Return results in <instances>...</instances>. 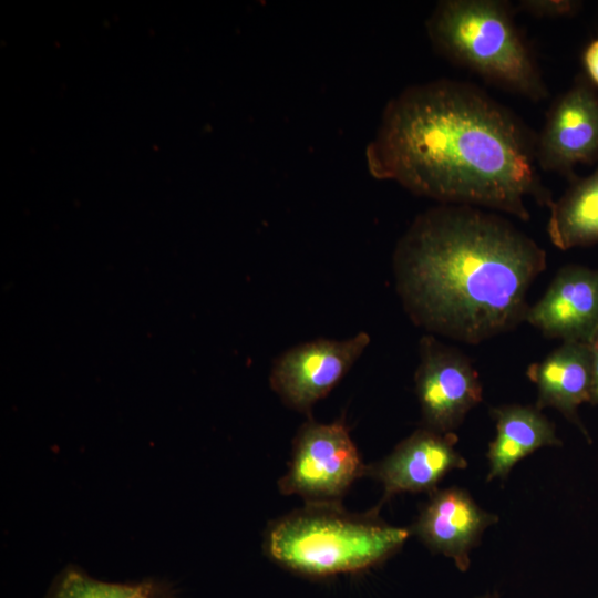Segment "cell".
<instances>
[{
	"instance_id": "1",
	"label": "cell",
	"mask_w": 598,
	"mask_h": 598,
	"mask_svg": "<svg viewBox=\"0 0 598 598\" xmlns=\"http://www.w3.org/2000/svg\"><path fill=\"white\" fill-rule=\"evenodd\" d=\"M365 158L370 174L443 204L528 220L526 199H553L536 169V143L480 89L453 80L406 87L385 106Z\"/></svg>"
},
{
	"instance_id": "2",
	"label": "cell",
	"mask_w": 598,
	"mask_h": 598,
	"mask_svg": "<svg viewBox=\"0 0 598 598\" xmlns=\"http://www.w3.org/2000/svg\"><path fill=\"white\" fill-rule=\"evenodd\" d=\"M393 267L416 326L477 344L525 321L527 292L546 268V252L498 215L442 204L414 219Z\"/></svg>"
},
{
	"instance_id": "3",
	"label": "cell",
	"mask_w": 598,
	"mask_h": 598,
	"mask_svg": "<svg viewBox=\"0 0 598 598\" xmlns=\"http://www.w3.org/2000/svg\"><path fill=\"white\" fill-rule=\"evenodd\" d=\"M411 530L355 515L340 505L307 504L267 529L265 549L280 566L309 577H327L374 566L395 554Z\"/></svg>"
},
{
	"instance_id": "4",
	"label": "cell",
	"mask_w": 598,
	"mask_h": 598,
	"mask_svg": "<svg viewBox=\"0 0 598 598\" xmlns=\"http://www.w3.org/2000/svg\"><path fill=\"white\" fill-rule=\"evenodd\" d=\"M434 47L451 60L514 92L547 95L507 6L495 0H445L426 22Z\"/></svg>"
},
{
	"instance_id": "5",
	"label": "cell",
	"mask_w": 598,
	"mask_h": 598,
	"mask_svg": "<svg viewBox=\"0 0 598 598\" xmlns=\"http://www.w3.org/2000/svg\"><path fill=\"white\" fill-rule=\"evenodd\" d=\"M367 471L343 420H310L297 432L279 489L302 497L307 504L340 505L351 484Z\"/></svg>"
},
{
	"instance_id": "6",
	"label": "cell",
	"mask_w": 598,
	"mask_h": 598,
	"mask_svg": "<svg viewBox=\"0 0 598 598\" xmlns=\"http://www.w3.org/2000/svg\"><path fill=\"white\" fill-rule=\"evenodd\" d=\"M370 343L367 332L344 340L316 339L297 344L275 359L270 388L281 401L309 414L348 373Z\"/></svg>"
},
{
	"instance_id": "7",
	"label": "cell",
	"mask_w": 598,
	"mask_h": 598,
	"mask_svg": "<svg viewBox=\"0 0 598 598\" xmlns=\"http://www.w3.org/2000/svg\"><path fill=\"white\" fill-rule=\"evenodd\" d=\"M414 381L423 426L440 433H454L483 399L478 373L470 360L431 334L420 341Z\"/></svg>"
},
{
	"instance_id": "8",
	"label": "cell",
	"mask_w": 598,
	"mask_h": 598,
	"mask_svg": "<svg viewBox=\"0 0 598 598\" xmlns=\"http://www.w3.org/2000/svg\"><path fill=\"white\" fill-rule=\"evenodd\" d=\"M497 522L498 516L480 507L467 491L453 486L430 494L410 530L433 553L466 571L484 530Z\"/></svg>"
},
{
	"instance_id": "9",
	"label": "cell",
	"mask_w": 598,
	"mask_h": 598,
	"mask_svg": "<svg viewBox=\"0 0 598 598\" xmlns=\"http://www.w3.org/2000/svg\"><path fill=\"white\" fill-rule=\"evenodd\" d=\"M454 433H440L421 427L399 443L381 462L368 467L367 474L379 480L383 487V499L411 492L431 494L437 484L453 470L467 466L455 444Z\"/></svg>"
},
{
	"instance_id": "10",
	"label": "cell",
	"mask_w": 598,
	"mask_h": 598,
	"mask_svg": "<svg viewBox=\"0 0 598 598\" xmlns=\"http://www.w3.org/2000/svg\"><path fill=\"white\" fill-rule=\"evenodd\" d=\"M598 156V96L577 84L550 109L536 143V161L545 171L571 173Z\"/></svg>"
},
{
	"instance_id": "11",
	"label": "cell",
	"mask_w": 598,
	"mask_h": 598,
	"mask_svg": "<svg viewBox=\"0 0 598 598\" xmlns=\"http://www.w3.org/2000/svg\"><path fill=\"white\" fill-rule=\"evenodd\" d=\"M525 321L564 342L592 341L598 336V269H560L544 296L528 308Z\"/></svg>"
},
{
	"instance_id": "12",
	"label": "cell",
	"mask_w": 598,
	"mask_h": 598,
	"mask_svg": "<svg viewBox=\"0 0 598 598\" xmlns=\"http://www.w3.org/2000/svg\"><path fill=\"white\" fill-rule=\"evenodd\" d=\"M537 388L536 408H554L575 424L590 443L591 439L578 416V408L590 402L591 354L589 343L564 342L543 361L527 369Z\"/></svg>"
},
{
	"instance_id": "13",
	"label": "cell",
	"mask_w": 598,
	"mask_h": 598,
	"mask_svg": "<svg viewBox=\"0 0 598 598\" xmlns=\"http://www.w3.org/2000/svg\"><path fill=\"white\" fill-rule=\"evenodd\" d=\"M496 434L488 445L486 481L507 478L524 457L544 446H560L555 425L536 406L506 404L493 408Z\"/></svg>"
},
{
	"instance_id": "14",
	"label": "cell",
	"mask_w": 598,
	"mask_h": 598,
	"mask_svg": "<svg viewBox=\"0 0 598 598\" xmlns=\"http://www.w3.org/2000/svg\"><path fill=\"white\" fill-rule=\"evenodd\" d=\"M547 233L555 247L566 250L598 241V167L549 205Z\"/></svg>"
},
{
	"instance_id": "15",
	"label": "cell",
	"mask_w": 598,
	"mask_h": 598,
	"mask_svg": "<svg viewBox=\"0 0 598 598\" xmlns=\"http://www.w3.org/2000/svg\"><path fill=\"white\" fill-rule=\"evenodd\" d=\"M171 585L144 580L134 585L107 584L90 578L74 567L65 568L47 598H174Z\"/></svg>"
},
{
	"instance_id": "16",
	"label": "cell",
	"mask_w": 598,
	"mask_h": 598,
	"mask_svg": "<svg viewBox=\"0 0 598 598\" xmlns=\"http://www.w3.org/2000/svg\"><path fill=\"white\" fill-rule=\"evenodd\" d=\"M578 2L565 0H525L520 1L518 7L526 12L538 17H559L574 13Z\"/></svg>"
},
{
	"instance_id": "17",
	"label": "cell",
	"mask_w": 598,
	"mask_h": 598,
	"mask_svg": "<svg viewBox=\"0 0 598 598\" xmlns=\"http://www.w3.org/2000/svg\"><path fill=\"white\" fill-rule=\"evenodd\" d=\"M584 63L589 78L598 85V39L594 40L585 50Z\"/></svg>"
},
{
	"instance_id": "18",
	"label": "cell",
	"mask_w": 598,
	"mask_h": 598,
	"mask_svg": "<svg viewBox=\"0 0 598 598\" xmlns=\"http://www.w3.org/2000/svg\"><path fill=\"white\" fill-rule=\"evenodd\" d=\"M591 354V395L590 403L598 404V336L589 342Z\"/></svg>"
},
{
	"instance_id": "19",
	"label": "cell",
	"mask_w": 598,
	"mask_h": 598,
	"mask_svg": "<svg viewBox=\"0 0 598 598\" xmlns=\"http://www.w3.org/2000/svg\"><path fill=\"white\" fill-rule=\"evenodd\" d=\"M473 598H501L496 591H486L474 596Z\"/></svg>"
},
{
	"instance_id": "20",
	"label": "cell",
	"mask_w": 598,
	"mask_h": 598,
	"mask_svg": "<svg viewBox=\"0 0 598 598\" xmlns=\"http://www.w3.org/2000/svg\"><path fill=\"white\" fill-rule=\"evenodd\" d=\"M598 598V597H597Z\"/></svg>"
}]
</instances>
